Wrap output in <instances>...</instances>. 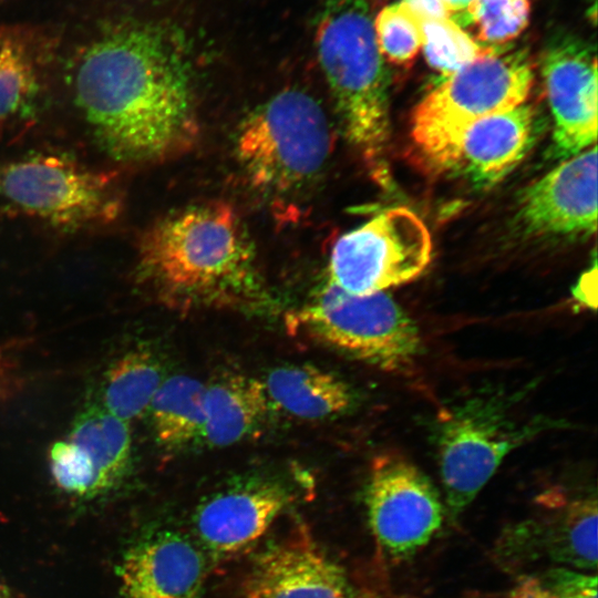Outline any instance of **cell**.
Instances as JSON below:
<instances>
[{
    "mask_svg": "<svg viewBox=\"0 0 598 598\" xmlns=\"http://www.w3.org/2000/svg\"><path fill=\"white\" fill-rule=\"evenodd\" d=\"M8 359L0 352V403L10 394L12 385V369Z\"/></svg>",
    "mask_w": 598,
    "mask_h": 598,
    "instance_id": "cell-31",
    "label": "cell"
},
{
    "mask_svg": "<svg viewBox=\"0 0 598 598\" xmlns=\"http://www.w3.org/2000/svg\"><path fill=\"white\" fill-rule=\"evenodd\" d=\"M123 202L115 174L66 155L37 153L0 159V215L76 234L111 226Z\"/></svg>",
    "mask_w": 598,
    "mask_h": 598,
    "instance_id": "cell-7",
    "label": "cell"
},
{
    "mask_svg": "<svg viewBox=\"0 0 598 598\" xmlns=\"http://www.w3.org/2000/svg\"><path fill=\"white\" fill-rule=\"evenodd\" d=\"M91 458L101 494L114 488L128 473L132 439L127 422L102 404L90 403L75 416L69 439Z\"/></svg>",
    "mask_w": 598,
    "mask_h": 598,
    "instance_id": "cell-21",
    "label": "cell"
},
{
    "mask_svg": "<svg viewBox=\"0 0 598 598\" xmlns=\"http://www.w3.org/2000/svg\"><path fill=\"white\" fill-rule=\"evenodd\" d=\"M597 266L596 259L592 267L581 274L579 280L571 289L574 301L582 309H596L597 306Z\"/></svg>",
    "mask_w": 598,
    "mask_h": 598,
    "instance_id": "cell-29",
    "label": "cell"
},
{
    "mask_svg": "<svg viewBox=\"0 0 598 598\" xmlns=\"http://www.w3.org/2000/svg\"><path fill=\"white\" fill-rule=\"evenodd\" d=\"M244 588L246 598H354L344 570L300 528L255 559Z\"/></svg>",
    "mask_w": 598,
    "mask_h": 598,
    "instance_id": "cell-15",
    "label": "cell"
},
{
    "mask_svg": "<svg viewBox=\"0 0 598 598\" xmlns=\"http://www.w3.org/2000/svg\"><path fill=\"white\" fill-rule=\"evenodd\" d=\"M316 47L346 137L372 179L392 189L390 74L368 1L326 0L316 25Z\"/></svg>",
    "mask_w": 598,
    "mask_h": 598,
    "instance_id": "cell-3",
    "label": "cell"
},
{
    "mask_svg": "<svg viewBox=\"0 0 598 598\" xmlns=\"http://www.w3.org/2000/svg\"><path fill=\"white\" fill-rule=\"evenodd\" d=\"M49 467L61 491L81 498L102 495L91 458L70 440L53 443L49 452Z\"/></svg>",
    "mask_w": 598,
    "mask_h": 598,
    "instance_id": "cell-28",
    "label": "cell"
},
{
    "mask_svg": "<svg viewBox=\"0 0 598 598\" xmlns=\"http://www.w3.org/2000/svg\"><path fill=\"white\" fill-rule=\"evenodd\" d=\"M529 0H473L450 19L484 45H505L527 27Z\"/></svg>",
    "mask_w": 598,
    "mask_h": 598,
    "instance_id": "cell-24",
    "label": "cell"
},
{
    "mask_svg": "<svg viewBox=\"0 0 598 598\" xmlns=\"http://www.w3.org/2000/svg\"><path fill=\"white\" fill-rule=\"evenodd\" d=\"M332 146L320 103L301 90L287 89L240 123L235 155L248 185L281 214L297 210L321 176Z\"/></svg>",
    "mask_w": 598,
    "mask_h": 598,
    "instance_id": "cell-4",
    "label": "cell"
},
{
    "mask_svg": "<svg viewBox=\"0 0 598 598\" xmlns=\"http://www.w3.org/2000/svg\"><path fill=\"white\" fill-rule=\"evenodd\" d=\"M377 42L385 61L406 66L421 49L417 16L403 2L382 8L373 20Z\"/></svg>",
    "mask_w": 598,
    "mask_h": 598,
    "instance_id": "cell-26",
    "label": "cell"
},
{
    "mask_svg": "<svg viewBox=\"0 0 598 598\" xmlns=\"http://www.w3.org/2000/svg\"><path fill=\"white\" fill-rule=\"evenodd\" d=\"M300 334L391 373L412 369L422 353L420 330L385 291L357 296L326 286L303 307L286 316Z\"/></svg>",
    "mask_w": 598,
    "mask_h": 598,
    "instance_id": "cell-8",
    "label": "cell"
},
{
    "mask_svg": "<svg viewBox=\"0 0 598 598\" xmlns=\"http://www.w3.org/2000/svg\"><path fill=\"white\" fill-rule=\"evenodd\" d=\"M431 257L422 219L408 208H390L334 243L327 282L351 295H372L416 279Z\"/></svg>",
    "mask_w": 598,
    "mask_h": 598,
    "instance_id": "cell-9",
    "label": "cell"
},
{
    "mask_svg": "<svg viewBox=\"0 0 598 598\" xmlns=\"http://www.w3.org/2000/svg\"><path fill=\"white\" fill-rule=\"evenodd\" d=\"M533 83L534 66L526 48L493 47L423 97L412 114V141L426 162L451 171L466 128L524 103Z\"/></svg>",
    "mask_w": 598,
    "mask_h": 598,
    "instance_id": "cell-5",
    "label": "cell"
},
{
    "mask_svg": "<svg viewBox=\"0 0 598 598\" xmlns=\"http://www.w3.org/2000/svg\"><path fill=\"white\" fill-rule=\"evenodd\" d=\"M417 16V14H416ZM421 25V49L427 64L443 78L487 53L493 45L476 42L448 18L417 16Z\"/></svg>",
    "mask_w": 598,
    "mask_h": 598,
    "instance_id": "cell-25",
    "label": "cell"
},
{
    "mask_svg": "<svg viewBox=\"0 0 598 598\" xmlns=\"http://www.w3.org/2000/svg\"><path fill=\"white\" fill-rule=\"evenodd\" d=\"M597 519L595 489L550 488L536 497L526 518L502 534L496 555L511 569L540 565L596 574Z\"/></svg>",
    "mask_w": 598,
    "mask_h": 598,
    "instance_id": "cell-10",
    "label": "cell"
},
{
    "mask_svg": "<svg viewBox=\"0 0 598 598\" xmlns=\"http://www.w3.org/2000/svg\"><path fill=\"white\" fill-rule=\"evenodd\" d=\"M205 388L197 379L182 374L162 382L148 409L161 445L179 447L200 439Z\"/></svg>",
    "mask_w": 598,
    "mask_h": 598,
    "instance_id": "cell-22",
    "label": "cell"
},
{
    "mask_svg": "<svg viewBox=\"0 0 598 598\" xmlns=\"http://www.w3.org/2000/svg\"><path fill=\"white\" fill-rule=\"evenodd\" d=\"M198 545L174 530L141 536L118 565L122 598H197L205 579Z\"/></svg>",
    "mask_w": 598,
    "mask_h": 598,
    "instance_id": "cell-16",
    "label": "cell"
},
{
    "mask_svg": "<svg viewBox=\"0 0 598 598\" xmlns=\"http://www.w3.org/2000/svg\"><path fill=\"white\" fill-rule=\"evenodd\" d=\"M71 92L94 141L112 159L153 164L198 135L190 42L163 18L103 23L79 50Z\"/></svg>",
    "mask_w": 598,
    "mask_h": 598,
    "instance_id": "cell-1",
    "label": "cell"
},
{
    "mask_svg": "<svg viewBox=\"0 0 598 598\" xmlns=\"http://www.w3.org/2000/svg\"><path fill=\"white\" fill-rule=\"evenodd\" d=\"M450 18L464 11L473 0H440Z\"/></svg>",
    "mask_w": 598,
    "mask_h": 598,
    "instance_id": "cell-32",
    "label": "cell"
},
{
    "mask_svg": "<svg viewBox=\"0 0 598 598\" xmlns=\"http://www.w3.org/2000/svg\"><path fill=\"white\" fill-rule=\"evenodd\" d=\"M511 598H597L595 573L551 567L525 574Z\"/></svg>",
    "mask_w": 598,
    "mask_h": 598,
    "instance_id": "cell-27",
    "label": "cell"
},
{
    "mask_svg": "<svg viewBox=\"0 0 598 598\" xmlns=\"http://www.w3.org/2000/svg\"><path fill=\"white\" fill-rule=\"evenodd\" d=\"M517 394H477L441 412L433 427L445 504L457 517L495 474L505 457L563 420L514 413Z\"/></svg>",
    "mask_w": 598,
    "mask_h": 598,
    "instance_id": "cell-6",
    "label": "cell"
},
{
    "mask_svg": "<svg viewBox=\"0 0 598 598\" xmlns=\"http://www.w3.org/2000/svg\"><path fill=\"white\" fill-rule=\"evenodd\" d=\"M536 132L535 111L525 103L483 117L462 135L451 171L474 185L491 186L523 159Z\"/></svg>",
    "mask_w": 598,
    "mask_h": 598,
    "instance_id": "cell-18",
    "label": "cell"
},
{
    "mask_svg": "<svg viewBox=\"0 0 598 598\" xmlns=\"http://www.w3.org/2000/svg\"><path fill=\"white\" fill-rule=\"evenodd\" d=\"M415 14L431 18H448L450 14L440 0H401Z\"/></svg>",
    "mask_w": 598,
    "mask_h": 598,
    "instance_id": "cell-30",
    "label": "cell"
},
{
    "mask_svg": "<svg viewBox=\"0 0 598 598\" xmlns=\"http://www.w3.org/2000/svg\"><path fill=\"white\" fill-rule=\"evenodd\" d=\"M272 406L295 416L318 420L348 411L354 395L340 378L311 365H286L262 381Z\"/></svg>",
    "mask_w": 598,
    "mask_h": 598,
    "instance_id": "cell-20",
    "label": "cell"
},
{
    "mask_svg": "<svg viewBox=\"0 0 598 598\" xmlns=\"http://www.w3.org/2000/svg\"><path fill=\"white\" fill-rule=\"evenodd\" d=\"M540 73L554 117L553 154L566 159L596 145L595 47L575 33L557 31L542 52Z\"/></svg>",
    "mask_w": 598,
    "mask_h": 598,
    "instance_id": "cell-12",
    "label": "cell"
},
{
    "mask_svg": "<svg viewBox=\"0 0 598 598\" xmlns=\"http://www.w3.org/2000/svg\"><path fill=\"white\" fill-rule=\"evenodd\" d=\"M516 224L535 238L580 239L597 229V147L566 158L522 190Z\"/></svg>",
    "mask_w": 598,
    "mask_h": 598,
    "instance_id": "cell-13",
    "label": "cell"
},
{
    "mask_svg": "<svg viewBox=\"0 0 598 598\" xmlns=\"http://www.w3.org/2000/svg\"><path fill=\"white\" fill-rule=\"evenodd\" d=\"M136 275L179 311L269 306L249 235L224 202L192 205L151 225L137 244Z\"/></svg>",
    "mask_w": 598,
    "mask_h": 598,
    "instance_id": "cell-2",
    "label": "cell"
},
{
    "mask_svg": "<svg viewBox=\"0 0 598 598\" xmlns=\"http://www.w3.org/2000/svg\"><path fill=\"white\" fill-rule=\"evenodd\" d=\"M365 504L375 543L392 559L417 553L439 532L445 515L440 494L427 476L394 453L374 458Z\"/></svg>",
    "mask_w": 598,
    "mask_h": 598,
    "instance_id": "cell-11",
    "label": "cell"
},
{
    "mask_svg": "<svg viewBox=\"0 0 598 598\" xmlns=\"http://www.w3.org/2000/svg\"><path fill=\"white\" fill-rule=\"evenodd\" d=\"M291 499L283 484L266 478L238 483L212 495L194 516L199 547L220 559L243 553L269 529Z\"/></svg>",
    "mask_w": 598,
    "mask_h": 598,
    "instance_id": "cell-14",
    "label": "cell"
},
{
    "mask_svg": "<svg viewBox=\"0 0 598 598\" xmlns=\"http://www.w3.org/2000/svg\"><path fill=\"white\" fill-rule=\"evenodd\" d=\"M0 598H22L16 590L0 582Z\"/></svg>",
    "mask_w": 598,
    "mask_h": 598,
    "instance_id": "cell-33",
    "label": "cell"
},
{
    "mask_svg": "<svg viewBox=\"0 0 598 598\" xmlns=\"http://www.w3.org/2000/svg\"><path fill=\"white\" fill-rule=\"evenodd\" d=\"M162 368L145 349L130 350L112 361L104 373L102 405L121 420L140 417L152 403L162 382Z\"/></svg>",
    "mask_w": 598,
    "mask_h": 598,
    "instance_id": "cell-23",
    "label": "cell"
},
{
    "mask_svg": "<svg viewBox=\"0 0 598 598\" xmlns=\"http://www.w3.org/2000/svg\"><path fill=\"white\" fill-rule=\"evenodd\" d=\"M271 406L262 381L224 377L205 388L200 439L217 447L238 443L261 426Z\"/></svg>",
    "mask_w": 598,
    "mask_h": 598,
    "instance_id": "cell-19",
    "label": "cell"
},
{
    "mask_svg": "<svg viewBox=\"0 0 598 598\" xmlns=\"http://www.w3.org/2000/svg\"><path fill=\"white\" fill-rule=\"evenodd\" d=\"M58 43V32L49 25L0 23V127L38 116Z\"/></svg>",
    "mask_w": 598,
    "mask_h": 598,
    "instance_id": "cell-17",
    "label": "cell"
}]
</instances>
